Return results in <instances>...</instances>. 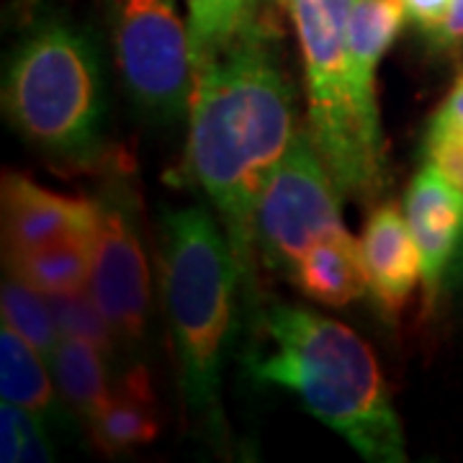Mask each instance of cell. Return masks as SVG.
I'll return each mask as SVG.
<instances>
[{"mask_svg":"<svg viewBox=\"0 0 463 463\" xmlns=\"http://www.w3.org/2000/svg\"><path fill=\"white\" fill-rule=\"evenodd\" d=\"M188 116V170L224 222L240 276H248L260 191L298 134L294 90L260 26L194 70Z\"/></svg>","mask_w":463,"mask_h":463,"instance_id":"1","label":"cell"},{"mask_svg":"<svg viewBox=\"0 0 463 463\" xmlns=\"http://www.w3.org/2000/svg\"><path fill=\"white\" fill-rule=\"evenodd\" d=\"M263 330L268 347L248 361L255 379L288 389L368 461L407 458L381 365L358 332L294 304H273Z\"/></svg>","mask_w":463,"mask_h":463,"instance_id":"2","label":"cell"},{"mask_svg":"<svg viewBox=\"0 0 463 463\" xmlns=\"http://www.w3.org/2000/svg\"><path fill=\"white\" fill-rule=\"evenodd\" d=\"M163 232V294L181 361L183 397L194 417L219 428L222 364L240 265L227 232L203 206L165 212Z\"/></svg>","mask_w":463,"mask_h":463,"instance_id":"3","label":"cell"},{"mask_svg":"<svg viewBox=\"0 0 463 463\" xmlns=\"http://www.w3.org/2000/svg\"><path fill=\"white\" fill-rule=\"evenodd\" d=\"M5 111L29 142L62 157H88L100 142L103 80L83 33L50 24L29 36L5 75Z\"/></svg>","mask_w":463,"mask_h":463,"instance_id":"4","label":"cell"},{"mask_svg":"<svg viewBox=\"0 0 463 463\" xmlns=\"http://www.w3.org/2000/svg\"><path fill=\"white\" fill-rule=\"evenodd\" d=\"M288 8L304 60L312 142L343 196L376 199L386 183V165L365 147L350 93L347 21L353 0H288Z\"/></svg>","mask_w":463,"mask_h":463,"instance_id":"5","label":"cell"},{"mask_svg":"<svg viewBox=\"0 0 463 463\" xmlns=\"http://www.w3.org/2000/svg\"><path fill=\"white\" fill-rule=\"evenodd\" d=\"M116 67L132 99L157 118H181L194 99L191 32L173 0H103Z\"/></svg>","mask_w":463,"mask_h":463,"instance_id":"6","label":"cell"},{"mask_svg":"<svg viewBox=\"0 0 463 463\" xmlns=\"http://www.w3.org/2000/svg\"><path fill=\"white\" fill-rule=\"evenodd\" d=\"M340 196L312 134L298 132L268 175L255 209V245L265 265L291 279L307 250L345 227Z\"/></svg>","mask_w":463,"mask_h":463,"instance_id":"7","label":"cell"},{"mask_svg":"<svg viewBox=\"0 0 463 463\" xmlns=\"http://www.w3.org/2000/svg\"><path fill=\"white\" fill-rule=\"evenodd\" d=\"M88 291L111 322L118 343H142L149 317V265L134 222V209L114 194V188L99 199Z\"/></svg>","mask_w":463,"mask_h":463,"instance_id":"8","label":"cell"},{"mask_svg":"<svg viewBox=\"0 0 463 463\" xmlns=\"http://www.w3.org/2000/svg\"><path fill=\"white\" fill-rule=\"evenodd\" d=\"M99 201L50 191L21 173L3 175L5 255L42 248L67 234H96Z\"/></svg>","mask_w":463,"mask_h":463,"instance_id":"9","label":"cell"},{"mask_svg":"<svg viewBox=\"0 0 463 463\" xmlns=\"http://www.w3.org/2000/svg\"><path fill=\"white\" fill-rule=\"evenodd\" d=\"M404 216L420 250L422 291L432 309L463 234V191L425 165L410 183Z\"/></svg>","mask_w":463,"mask_h":463,"instance_id":"10","label":"cell"},{"mask_svg":"<svg viewBox=\"0 0 463 463\" xmlns=\"http://www.w3.org/2000/svg\"><path fill=\"white\" fill-rule=\"evenodd\" d=\"M364 260L371 294L386 317H397L422 281V260L407 216L394 203L373 209L364 230Z\"/></svg>","mask_w":463,"mask_h":463,"instance_id":"11","label":"cell"},{"mask_svg":"<svg viewBox=\"0 0 463 463\" xmlns=\"http://www.w3.org/2000/svg\"><path fill=\"white\" fill-rule=\"evenodd\" d=\"M291 281L301 294L325 307H347L371 291L364 248L345 227L325 234L307 250L291 273Z\"/></svg>","mask_w":463,"mask_h":463,"instance_id":"12","label":"cell"},{"mask_svg":"<svg viewBox=\"0 0 463 463\" xmlns=\"http://www.w3.org/2000/svg\"><path fill=\"white\" fill-rule=\"evenodd\" d=\"M88 422L96 448L111 456L152 443L160 422L147 371L142 365L132 368Z\"/></svg>","mask_w":463,"mask_h":463,"instance_id":"13","label":"cell"},{"mask_svg":"<svg viewBox=\"0 0 463 463\" xmlns=\"http://www.w3.org/2000/svg\"><path fill=\"white\" fill-rule=\"evenodd\" d=\"M93 240L96 234H67L42 248L5 255L8 273L44 297L85 291L93 270Z\"/></svg>","mask_w":463,"mask_h":463,"instance_id":"14","label":"cell"},{"mask_svg":"<svg viewBox=\"0 0 463 463\" xmlns=\"http://www.w3.org/2000/svg\"><path fill=\"white\" fill-rule=\"evenodd\" d=\"M106 358L109 355L100 347L78 340V337H70V335L60 337L57 350L50 358L60 392L88 420L99 412L114 392L109 386Z\"/></svg>","mask_w":463,"mask_h":463,"instance_id":"15","label":"cell"},{"mask_svg":"<svg viewBox=\"0 0 463 463\" xmlns=\"http://www.w3.org/2000/svg\"><path fill=\"white\" fill-rule=\"evenodd\" d=\"M0 397L39 417L54 402L44 355L8 325L0 330Z\"/></svg>","mask_w":463,"mask_h":463,"instance_id":"16","label":"cell"},{"mask_svg":"<svg viewBox=\"0 0 463 463\" xmlns=\"http://www.w3.org/2000/svg\"><path fill=\"white\" fill-rule=\"evenodd\" d=\"M263 0H185L194 70L230 47L237 36L260 26L258 8Z\"/></svg>","mask_w":463,"mask_h":463,"instance_id":"17","label":"cell"},{"mask_svg":"<svg viewBox=\"0 0 463 463\" xmlns=\"http://www.w3.org/2000/svg\"><path fill=\"white\" fill-rule=\"evenodd\" d=\"M0 309H3V325L16 330L44 358L54 355L62 332L57 325V317L52 312L50 297H44L42 291H36L26 283L11 279L3 283Z\"/></svg>","mask_w":463,"mask_h":463,"instance_id":"18","label":"cell"},{"mask_svg":"<svg viewBox=\"0 0 463 463\" xmlns=\"http://www.w3.org/2000/svg\"><path fill=\"white\" fill-rule=\"evenodd\" d=\"M50 301L62 335H70V337H78V340L100 347L109 358L114 355L118 337H116L111 322L103 317L96 298L90 297L88 288L75 291V294L50 297Z\"/></svg>","mask_w":463,"mask_h":463,"instance_id":"19","label":"cell"},{"mask_svg":"<svg viewBox=\"0 0 463 463\" xmlns=\"http://www.w3.org/2000/svg\"><path fill=\"white\" fill-rule=\"evenodd\" d=\"M422 152L425 165L435 167L446 181L463 191V129L435 114L428 124Z\"/></svg>","mask_w":463,"mask_h":463,"instance_id":"20","label":"cell"},{"mask_svg":"<svg viewBox=\"0 0 463 463\" xmlns=\"http://www.w3.org/2000/svg\"><path fill=\"white\" fill-rule=\"evenodd\" d=\"M18 422H21V458L18 461H50L52 448L44 440V432L39 425V414L18 407Z\"/></svg>","mask_w":463,"mask_h":463,"instance_id":"21","label":"cell"},{"mask_svg":"<svg viewBox=\"0 0 463 463\" xmlns=\"http://www.w3.org/2000/svg\"><path fill=\"white\" fill-rule=\"evenodd\" d=\"M21 458V422L18 407L3 402L0 407V461L16 463Z\"/></svg>","mask_w":463,"mask_h":463,"instance_id":"22","label":"cell"},{"mask_svg":"<svg viewBox=\"0 0 463 463\" xmlns=\"http://www.w3.org/2000/svg\"><path fill=\"white\" fill-rule=\"evenodd\" d=\"M407 21H412L420 32L432 33L448 14L450 0H402Z\"/></svg>","mask_w":463,"mask_h":463,"instance_id":"23","label":"cell"},{"mask_svg":"<svg viewBox=\"0 0 463 463\" xmlns=\"http://www.w3.org/2000/svg\"><path fill=\"white\" fill-rule=\"evenodd\" d=\"M435 47L440 50H453V47H461L463 44V0H450L448 5V14L443 18V24L428 33Z\"/></svg>","mask_w":463,"mask_h":463,"instance_id":"24","label":"cell"},{"mask_svg":"<svg viewBox=\"0 0 463 463\" xmlns=\"http://www.w3.org/2000/svg\"><path fill=\"white\" fill-rule=\"evenodd\" d=\"M438 116H443L446 121H450L458 129H463V70L456 75V80L450 85L443 106L438 109Z\"/></svg>","mask_w":463,"mask_h":463,"instance_id":"25","label":"cell"},{"mask_svg":"<svg viewBox=\"0 0 463 463\" xmlns=\"http://www.w3.org/2000/svg\"><path fill=\"white\" fill-rule=\"evenodd\" d=\"M443 288H450V291H463V234H461V240H458L456 255H453V260H450V265H448Z\"/></svg>","mask_w":463,"mask_h":463,"instance_id":"26","label":"cell"}]
</instances>
